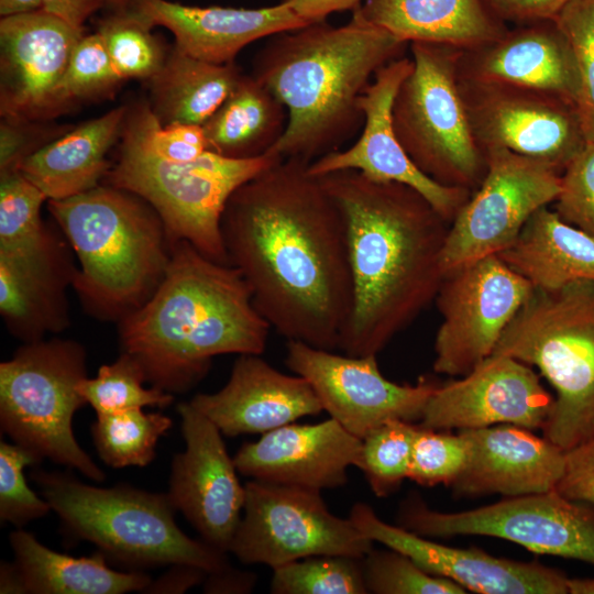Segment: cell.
Returning <instances> with one entry per match:
<instances>
[{"label": "cell", "instance_id": "cell-56", "mask_svg": "<svg viewBox=\"0 0 594 594\" xmlns=\"http://www.w3.org/2000/svg\"><path fill=\"white\" fill-rule=\"evenodd\" d=\"M132 0H107V8L110 11H121L129 8Z\"/></svg>", "mask_w": 594, "mask_h": 594}, {"label": "cell", "instance_id": "cell-4", "mask_svg": "<svg viewBox=\"0 0 594 594\" xmlns=\"http://www.w3.org/2000/svg\"><path fill=\"white\" fill-rule=\"evenodd\" d=\"M407 44L356 10L341 26L322 20L273 35L251 74L287 110L285 131L267 153L311 163L341 150L363 127L359 100L372 77Z\"/></svg>", "mask_w": 594, "mask_h": 594}, {"label": "cell", "instance_id": "cell-11", "mask_svg": "<svg viewBox=\"0 0 594 594\" xmlns=\"http://www.w3.org/2000/svg\"><path fill=\"white\" fill-rule=\"evenodd\" d=\"M398 524L427 538L495 537L538 554L594 565V509L557 490L457 513L431 509L420 497L409 496L400 506Z\"/></svg>", "mask_w": 594, "mask_h": 594}, {"label": "cell", "instance_id": "cell-12", "mask_svg": "<svg viewBox=\"0 0 594 594\" xmlns=\"http://www.w3.org/2000/svg\"><path fill=\"white\" fill-rule=\"evenodd\" d=\"M373 544L350 518L328 509L321 491L252 479L229 552L274 569L311 556L364 558Z\"/></svg>", "mask_w": 594, "mask_h": 594}, {"label": "cell", "instance_id": "cell-43", "mask_svg": "<svg viewBox=\"0 0 594 594\" xmlns=\"http://www.w3.org/2000/svg\"><path fill=\"white\" fill-rule=\"evenodd\" d=\"M469 455L470 442L461 431L452 435L418 425L408 479L421 486H451L465 469Z\"/></svg>", "mask_w": 594, "mask_h": 594}, {"label": "cell", "instance_id": "cell-52", "mask_svg": "<svg viewBox=\"0 0 594 594\" xmlns=\"http://www.w3.org/2000/svg\"><path fill=\"white\" fill-rule=\"evenodd\" d=\"M306 22L326 20L334 12L354 11L363 0H283Z\"/></svg>", "mask_w": 594, "mask_h": 594}, {"label": "cell", "instance_id": "cell-39", "mask_svg": "<svg viewBox=\"0 0 594 594\" xmlns=\"http://www.w3.org/2000/svg\"><path fill=\"white\" fill-rule=\"evenodd\" d=\"M123 81L100 33L84 34L73 50L59 87V114L79 102L110 97Z\"/></svg>", "mask_w": 594, "mask_h": 594}, {"label": "cell", "instance_id": "cell-8", "mask_svg": "<svg viewBox=\"0 0 594 594\" xmlns=\"http://www.w3.org/2000/svg\"><path fill=\"white\" fill-rule=\"evenodd\" d=\"M118 145L102 183L147 201L173 242L186 241L224 264L229 263L221 219L229 198L241 185L283 160L268 153L235 160L207 151L190 162L167 161L147 147L128 110Z\"/></svg>", "mask_w": 594, "mask_h": 594}, {"label": "cell", "instance_id": "cell-37", "mask_svg": "<svg viewBox=\"0 0 594 594\" xmlns=\"http://www.w3.org/2000/svg\"><path fill=\"white\" fill-rule=\"evenodd\" d=\"M273 570L274 594H365L363 558L321 554L299 559Z\"/></svg>", "mask_w": 594, "mask_h": 594}, {"label": "cell", "instance_id": "cell-26", "mask_svg": "<svg viewBox=\"0 0 594 594\" xmlns=\"http://www.w3.org/2000/svg\"><path fill=\"white\" fill-rule=\"evenodd\" d=\"M460 431L470 442V455L451 485L457 495L543 493L556 490L563 475L565 451L532 430L502 424Z\"/></svg>", "mask_w": 594, "mask_h": 594}, {"label": "cell", "instance_id": "cell-23", "mask_svg": "<svg viewBox=\"0 0 594 594\" xmlns=\"http://www.w3.org/2000/svg\"><path fill=\"white\" fill-rule=\"evenodd\" d=\"M189 403L228 437L263 435L323 410L307 380L278 371L261 354H240L222 388Z\"/></svg>", "mask_w": 594, "mask_h": 594}, {"label": "cell", "instance_id": "cell-13", "mask_svg": "<svg viewBox=\"0 0 594 594\" xmlns=\"http://www.w3.org/2000/svg\"><path fill=\"white\" fill-rule=\"evenodd\" d=\"M534 289L496 254L446 273L435 299V372L463 376L488 358Z\"/></svg>", "mask_w": 594, "mask_h": 594}, {"label": "cell", "instance_id": "cell-29", "mask_svg": "<svg viewBox=\"0 0 594 594\" xmlns=\"http://www.w3.org/2000/svg\"><path fill=\"white\" fill-rule=\"evenodd\" d=\"M355 10L406 43L428 42L466 50L506 32L483 0H363Z\"/></svg>", "mask_w": 594, "mask_h": 594}, {"label": "cell", "instance_id": "cell-9", "mask_svg": "<svg viewBox=\"0 0 594 594\" xmlns=\"http://www.w3.org/2000/svg\"><path fill=\"white\" fill-rule=\"evenodd\" d=\"M87 377L85 346L72 339L25 342L0 364L1 431L41 460L102 482L106 474L78 444L73 417L87 403L78 384Z\"/></svg>", "mask_w": 594, "mask_h": 594}, {"label": "cell", "instance_id": "cell-30", "mask_svg": "<svg viewBox=\"0 0 594 594\" xmlns=\"http://www.w3.org/2000/svg\"><path fill=\"white\" fill-rule=\"evenodd\" d=\"M496 255L537 289L594 282V238L548 206L537 210L514 243Z\"/></svg>", "mask_w": 594, "mask_h": 594}, {"label": "cell", "instance_id": "cell-40", "mask_svg": "<svg viewBox=\"0 0 594 594\" xmlns=\"http://www.w3.org/2000/svg\"><path fill=\"white\" fill-rule=\"evenodd\" d=\"M46 196L21 173L0 176V253L42 242L52 228L41 216Z\"/></svg>", "mask_w": 594, "mask_h": 594}, {"label": "cell", "instance_id": "cell-22", "mask_svg": "<svg viewBox=\"0 0 594 594\" xmlns=\"http://www.w3.org/2000/svg\"><path fill=\"white\" fill-rule=\"evenodd\" d=\"M457 72L460 80L535 90L576 106L574 56L554 20L527 23L486 44L460 50Z\"/></svg>", "mask_w": 594, "mask_h": 594}, {"label": "cell", "instance_id": "cell-55", "mask_svg": "<svg viewBox=\"0 0 594 594\" xmlns=\"http://www.w3.org/2000/svg\"><path fill=\"white\" fill-rule=\"evenodd\" d=\"M568 592L571 594H594V578L569 579Z\"/></svg>", "mask_w": 594, "mask_h": 594}, {"label": "cell", "instance_id": "cell-47", "mask_svg": "<svg viewBox=\"0 0 594 594\" xmlns=\"http://www.w3.org/2000/svg\"><path fill=\"white\" fill-rule=\"evenodd\" d=\"M556 490L566 498L594 505V440L565 451L564 472Z\"/></svg>", "mask_w": 594, "mask_h": 594}, {"label": "cell", "instance_id": "cell-53", "mask_svg": "<svg viewBox=\"0 0 594 594\" xmlns=\"http://www.w3.org/2000/svg\"><path fill=\"white\" fill-rule=\"evenodd\" d=\"M0 593L24 594L23 584L14 562L2 561L0 564Z\"/></svg>", "mask_w": 594, "mask_h": 594}, {"label": "cell", "instance_id": "cell-50", "mask_svg": "<svg viewBox=\"0 0 594 594\" xmlns=\"http://www.w3.org/2000/svg\"><path fill=\"white\" fill-rule=\"evenodd\" d=\"M256 584V575L250 571H242L227 566L210 572L204 581V592L208 594H246L251 593Z\"/></svg>", "mask_w": 594, "mask_h": 594}, {"label": "cell", "instance_id": "cell-45", "mask_svg": "<svg viewBox=\"0 0 594 594\" xmlns=\"http://www.w3.org/2000/svg\"><path fill=\"white\" fill-rule=\"evenodd\" d=\"M554 210L565 222L594 238V142H586L562 172Z\"/></svg>", "mask_w": 594, "mask_h": 594}, {"label": "cell", "instance_id": "cell-14", "mask_svg": "<svg viewBox=\"0 0 594 594\" xmlns=\"http://www.w3.org/2000/svg\"><path fill=\"white\" fill-rule=\"evenodd\" d=\"M484 154L485 176L449 226L443 274L506 250L529 218L561 191V174L541 162L503 148Z\"/></svg>", "mask_w": 594, "mask_h": 594}, {"label": "cell", "instance_id": "cell-49", "mask_svg": "<svg viewBox=\"0 0 594 594\" xmlns=\"http://www.w3.org/2000/svg\"><path fill=\"white\" fill-rule=\"evenodd\" d=\"M208 572L200 566L187 563H174L170 568L152 580L142 593L183 594L205 581Z\"/></svg>", "mask_w": 594, "mask_h": 594}, {"label": "cell", "instance_id": "cell-41", "mask_svg": "<svg viewBox=\"0 0 594 594\" xmlns=\"http://www.w3.org/2000/svg\"><path fill=\"white\" fill-rule=\"evenodd\" d=\"M389 549V548H388ZM363 578L373 594H464L460 584L432 575L394 549L374 550L363 558Z\"/></svg>", "mask_w": 594, "mask_h": 594}, {"label": "cell", "instance_id": "cell-33", "mask_svg": "<svg viewBox=\"0 0 594 594\" xmlns=\"http://www.w3.org/2000/svg\"><path fill=\"white\" fill-rule=\"evenodd\" d=\"M287 124L285 106L255 77L244 75L202 125L209 151L249 160L266 154Z\"/></svg>", "mask_w": 594, "mask_h": 594}, {"label": "cell", "instance_id": "cell-1", "mask_svg": "<svg viewBox=\"0 0 594 594\" xmlns=\"http://www.w3.org/2000/svg\"><path fill=\"white\" fill-rule=\"evenodd\" d=\"M283 158L241 185L221 219L228 263L287 341L339 348L352 307L345 222L320 177Z\"/></svg>", "mask_w": 594, "mask_h": 594}, {"label": "cell", "instance_id": "cell-20", "mask_svg": "<svg viewBox=\"0 0 594 594\" xmlns=\"http://www.w3.org/2000/svg\"><path fill=\"white\" fill-rule=\"evenodd\" d=\"M553 399L530 365L491 354L462 378L438 385L419 426L444 431L502 424L542 429Z\"/></svg>", "mask_w": 594, "mask_h": 594}, {"label": "cell", "instance_id": "cell-42", "mask_svg": "<svg viewBox=\"0 0 594 594\" xmlns=\"http://www.w3.org/2000/svg\"><path fill=\"white\" fill-rule=\"evenodd\" d=\"M554 21L574 56L579 76L576 109L586 142H594V0H570Z\"/></svg>", "mask_w": 594, "mask_h": 594}, {"label": "cell", "instance_id": "cell-35", "mask_svg": "<svg viewBox=\"0 0 594 594\" xmlns=\"http://www.w3.org/2000/svg\"><path fill=\"white\" fill-rule=\"evenodd\" d=\"M152 30L130 8L110 11L99 21L97 31L123 80L139 79L147 82L162 67L168 50L164 48Z\"/></svg>", "mask_w": 594, "mask_h": 594}, {"label": "cell", "instance_id": "cell-28", "mask_svg": "<svg viewBox=\"0 0 594 594\" xmlns=\"http://www.w3.org/2000/svg\"><path fill=\"white\" fill-rule=\"evenodd\" d=\"M128 106L117 107L55 138L21 165V173L47 200H59L102 184L108 153L120 140Z\"/></svg>", "mask_w": 594, "mask_h": 594}, {"label": "cell", "instance_id": "cell-31", "mask_svg": "<svg viewBox=\"0 0 594 594\" xmlns=\"http://www.w3.org/2000/svg\"><path fill=\"white\" fill-rule=\"evenodd\" d=\"M24 594H124L143 592L152 581L142 571H117L99 550L75 558L56 552L21 528L10 534Z\"/></svg>", "mask_w": 594, "mask_h": 594}, {"label": "cell", "instance_id": "cell-18", "mask_svg": "<svg viewBox=\"0 0 594 594\" xmlns=\"http://www.w3.org/2000/svg\"><path fill=\"white\" fill-rule=\"evenodd\" d=\"M411 68L413 59L404 56L380 68L359 100L364 123L358 141L346 150L317 158L308 168L315 176L353 169L374 180L406 185L419 193L451 223L472 193L444 186L422 173L410 160L394 130V100Z\"/></svg>", "mask_w": 594, "mask_h": 594}, {"label": "cell", "instance_id": "cell-24", "mask_svg": "<svg viewBox=\"0 0 594 594\" xmlns=\"http://www.w3.org/2000/svg\"><path fill=\"white\" fill-rule=\"evenodd\" d=\"M362 439L332 418L288 424L241 446L233 457L239 473L253 480L322 491L343 486Z\"/></svg>", "mask_w": 594, "mask_h": 594}, {"label": "cell", "instance_id": "cell-5", "mask_svg": "<svg viewBox=\"0 0 594 594\" xmlns=\"http://www.w3.org/2000/svg\"><path fill=\"white\" fill-rule=\"evenodd\" d=\"M46 202L78 261L72 288L86 314L118 323L140 309L172 257L174 242L155 209L105 183Z\"/></svg>", "mask_w": 594, "mask_h": 594}, {"label": "cell", "instance_id": "cell-51", "mask_svg": "<svg viewBox=\"0 0 594 594\" xmlns=\"http://www.w3.org/2000/svg\"><path fill=\"white\" fill-rule=\"evenodd\" d=\"M106 6L107 0H42L41 9L84 29L86 21Z\"/></svg>", "mask_w": 594, "mask_h": 594}, {"label": "cell", "instance_id": "cell-6", "mask_svg": "<svg viewBox=\"0 0 594 594\" xmlns=\"http://www.w3.org/2000/svg\"><path fill=\"white\" fill-rule=\"evenodd\" d=\"M31 479L65 532L96 544L108 561L138 571L187 563L208 573L229 564L227 552L188 537L177 526L167 493L123 484L98 487L64 471L35 469Z\"/></svg>", "mask_w": 594, "mask_h": 594}, {"label": "cell", "instance_id": "cell-2", "mask_svg": "<svg viewBox=\"0 0 594 594\" xmlns=\"http://www.w3.org/2000/svg\"><path fill=\"white\" fill-rule=\"evenodd\" d=\"M320 177L342 212L352 307L339 348L377 355L436 299L450 223L415 189L353 169Z\"/></svg>", "mask_w": 594, "mask_h": 594}, {"label": "cell", "instance_id": "cell-36", "mask_svg": "<svg viewBox=\"0 0 594 594\" xmlns=\"http://www.w3.org/2000/svg\"><path fill=\"white\" fill-rule=\"evenodd\" d=\"M145 373L140 363L125 352L103 364L97 375L88 376L78 384V391L97 414L122 411L134 408H165L174 402L173 394L157 387L146 388Z\"/></svg>", "mask_w": 594, "mask_h": 594}, {"label": "cell", "instance_id": "cell-10", "mask_svg": "<svg viewBox=\"0 0 594 594\" xmlns=\"http://www.w3.org/2000/svg\"><path fill=\"white\" fill-rule=\"evenodd\" d=\"M413 68L393 105L395 133L415 165L439 184L473 193L486 173L460 90L453 46L411 42Z\"/></svg>", "mask_w": 594, "mask_h": 594}, {"label": "cell", "instance_id": "cell-17", "mask_svg": "<svg viewBox=\"0 0 594 594\" xmlns=\"http://www.w3.org/2000/svg\"><path fill=\"white\" fill-rule=\"evenodd\" d=\"M186 448L174 455L167 495L208 544L229 552L242 517L245 484L221 431L189 402L177 405Z\"/></svg>", "mask_w": 594, "mask_h": 594}, {"label": "cell", "instance_id": "cell-44", "mask_svg": "<svg viewBox=\"0 0 594 594\" xmlns=\"http://www.w3.org/2000/svg\"><path fill=\"white\" fill-rule=\"evenodd\" d=\"M42 460L16 443L0 441V519L18 528L47 515L52 507L29 486L23 470Z\"/></svg>", "mask_w": 594, "mask_h": 594}, {"label": "cell", "instance_id": "cell-15", "mask_svg": "<svg viewBox=\"0 0 594 594\" xmlns=\"http://www.w3.org/2000/svg\"><path fill=\"white\" fill-rule=\"evenodd\" d=\"M473 135L483 152L503 148L559 174L586 144L576 106L517 87L459 79Z\"/></svg>", "mask_w": 594, "mask_h": 594}, {"label": "cell", "instance_id": "cell-27", "mask_svg": "<svg viewBox=\"0 0 594 594\" xmlns=\"http://www.w3.org/2000/svg\"><path fill=\"white\" fill-rule=\"evenodd\" d=\"M74 256L64 235L36 253L0 256V315L23 343L69 326L66 293L77 270Z\"/></svg>", "mask_w": 594, "mask_h": 594}, {"label": "cell", "instance_id": "cell-34", "mask_svg": "<svg viewBox=\"0 0 594 594\" xmlns=\"http://www.w3.org/2000/svg\"><path fill=\"white\" fill-rule=\"evenodd\" d=\"M173 421L162 413L134 408L97 414L91 426L94 446L107 465L121 469L146 466L156 457L158 439Z\"/></svg>", "mask_w": 594, "mask_h": 594}, {"label": "cell", "instance_id": "cell-3", "mask_svg": "<svg viewBox=\"0 0 594 594\" xmlns=\"http://www.w3.org/2000/svg\"><path fill=\"white\" fill-rule=\"evenodd\" d=\"M117 324L121 352L169 394L195 387L217 355L262 354L271 329L241 273L186 241L173 243L153 296Z\"/></svg>", "mask_w": 594, "mask_h": 594}, {"label": "cell", "instance_id": "cell-16", "mask_svg": "<svg viewBox=\"0 0 594 594\" xmlns=\"http://www.w3.org/2000/svg\"><path fill=\"white\" fill-rule=\"evenodd\" d=\"M286 352V365L308 381L322 409L360 439L391 420H420L438 387L427 380L416 385L387 380L376 355H341L292 340Z\"/></svg>", "mask_w": 594, "mask_h": 594}, {"label": "cell", "instance_id": "cell-46", "mask_svg": "<svg viewBox=\"0 0 594 594\" xmlns=\"http://www.w3.org/2000/svg\"><path fill=\"white\" fill-rule=\"evenodd\" d=\"M40 122L1 118L0 176L19 173L29 156L68 130L43 127Z\"/></svg>", "mask_w": 594, "mask_h": 594}, {"label": "cell", "instance_id": "cell-19", "mask_svg": "<svg viewBox=\"0 0 594 594\" xmlns=\"http://www.w3.org/2000/svg\"><path fill=\"white\" fill-rule=\"evenodd\" d=\"M84 34L43 9L1 16V118L44 121L59 114V87Z\"/></svg>", "mask_w": 594, "mask_h": 594}, {"label": "cell", "instance_id": "cell-7", "mask_svg": "<svg viewBox=\"0 0 594 594\" xmlns=\"http://www.w3.org/2000/svg\"><path fill=\"white\" fill-rule=\"evenodd\" d=\"M492 354L537 367L554 388L543 437L564 451L594 440V282L535 288Z\"/></svg>", "mask_w": 594, "mask_h": 594}, {"label": "cell", "instance_id": "cell-32", "mask_svg": "<svg viewBox=\"0 0 594 594\" xmlns=\"http://www.w3.org/2000/svg\"><path fill=\"white\" fill-rule=\"evenodd\" d=\"M234 64L196 58L175 44L160 70L146 82L150 107L162 125H204L229 97L240 77Z\"/></svg>", "mask_w": 594, "mask_h": 594}, {"label": "cell", "instance_id": "cell-48", "mask_svg": "<svg viewBox=\"0 0 594 594\" xmlns=\"http://www.w3.org/2000/svg\"><path fill=\"white\" fill-rule=\"evenodd\" d=\"M570 0H483L497 18L520 23L554 20Z\"/></svg>", "mask_w": 594, "mask_h": 594}, {"label": "cell", "instance_id": "cell-38", "mask_svg": "<svg viewBox=\"0 0 594 594\" xmlns=\"http://www.w3.org/2000/svg\"><path fill=\"white\" fill-rule=\"evenodd\" d=\"M418 425L391 420L362 439L355 465L377 497H387L408 479Z\"/></svg>", "mask_w": 594, "mask_h": 594}, {"label": "cell", "instance_id": "cell-54", "mask_svg": "<svg viewBox=\"0 0 594 594\" xmlns=\"http://www.w3.org/2000/svg\"><path fill=\"white\" fill-rule=\"evenodd\" d=\"M42 8V0H0V15L34 11Z\"/></svg>", "mask_w": 594, "mask_h": 594}, {"label": "cell", "instance_id": "cell-25", "mask_svg": "<svg viewBox=\"0 0 594 594\" xmlns=\"http://www.w3.org/2000/svg\"><path fill=\"white\" fill-rule=\"evenodd\" d=\"M129 8L151 28L167 29L178 48L212 64L234 63L237 55L249 44L308 24L283 1L249 9L132 0Z\"/></svg>", "mask_w": 594, "mask_h": 594}, {"label": "cell", "instance_id": "cell-21", "mask_svg": "<svg viewBox=\"0 0 594 594\" xmlns=\"http://www.w3.org/2000/svg\"><path fill=\"white\" fill-rule=\"evenodd\" d=\"M349 518L374 542L402 552L426 572L447 578L481 594H565L568 578L538 562L494 557L481 549L441 544L402 526L383 521L365 503H355Z\"/></svg>", "mask_w": 594, "mask_h": 594}]
</instances>
